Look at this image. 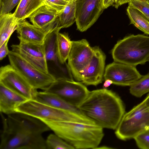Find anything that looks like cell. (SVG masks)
<instances>
[{
	"instance_id": "obj_1",
	"label": "cell",
	"mask_w": 149,
	"mask_h": 149,
	"mask_svg": "<svg viewBox=\"0 0 149 149\" xmlns=\"http://www.w3.org/2000/svg\"><path fill=\"white\" fill-rule=\"evenodd\" d=\"M1 114L3 129L0 149H46L42 134L50 129L43 121L21 113L7 117Z\"/></svg>"
},
{
	"instance_id": "obj_2",
	"label": "cell",
	"mask_w": 149,
	"mask_h": 149,
	"mask_svg": "<svg viewBox=\"0 0 149 149\" xmlns=\"http://www.w3.org/2000/svg\"><path fill=\"white\" fill-rule=\"evenodd\" d=\"M85 116L102 128L116 130L125 113L120 97L107 88L90 91L77 107Z\"/></svg>"
},
{
	"instance_id": "obj_3",
	"label": "cell",
	"mask_w": 149,
	"mask_h": 149,
	"mask_svg": "<svg viewBox=\"0 0 149 149\" xmlns=\"http://www.w3.org/2000/svg\"><path fill=\"white\" fill-rule=\"evenodd\" d=\"M42 121L55 134L74 149H96L104 136L103 128L96 124L49 120Z\"/></svg>"
},
{
	"instance_id": "obj_4",
	"label": "cell",
	"mask_w": 149,
	"mask_h": 149,
	"mask_svg": "<svg viewBox=\"0 0 149 149\" xmlns=\"http://www.w3.org/2000/svg\"><path fill=\"white\" fill-rule=\"evenodd\" d=\"M114 61L136 67L149 62V36L132 34L117 42L111 52Z\"/></svg>"
},
{
	"instance_id": "obj_5",
	"label": "cell",
	"mask_w": 149,
	"mask_h": 149,
	"mask_svg": "<svg viewBox=\"0 0 149 149\" xmlns=\"http://www.w3.org/2000/svg\"><path fill=\"white\" fill-rule=\"evenodd\" d=\"M16 113L26 114L41 120L77 122L95 124L84 115L58 109L33 99L27 100L16 109Z\"/></svg>"
},
{
	"instance_id": "obj_6",
	"label": "cell",
	"mask_w": 149,
	"mask_h": 149,
	"mask_svg": "<svg viewBox=\"0 0 149 149\" xmlns=\"http://www.w3.org/2000/svg\"><path fill=\"white\" fill-rule=\"evenodd\" d=\"M149 129V108L143 100L125 113L116 129V137L122 140L134 139Z\"/></svg>"
},
{
	"instance_id": "obj_7",
	"label": "cell",
	"mask_w": 149,
	"mask_h": 149,
	"mask_svg": "<svg viewBox=\"0 0 149 149\" xmlns=\"http://www.w3.org/2000/svg\"><path fill=\"white\" fill-rule=\"evenodd\" d=\"M8 56L10 64L34 89L44 91L56 79L49 72L46 73L40 70L12 50L10 51Z\"/></svg>"
},
{
	"instance_id": "obj_8",
	"label": "cell",
	"mask_w": 149,
	"mask_h": 149,
	"mask_svg": "<svg viewBox=\"0 0 149 149\" xmlns=\"http://www.w3.org/2000/svg\"><path fill=\"white\" fill-rule=\"evenodd\" d=\"M44 91L55 94L77 108L90 91L82 83L62 77L56 78Z\"/></svg>"
},
{
	"instance_id": "obj_9",
	"label": "cell",
	"mask_w": 149,
	"mask_h": 149,
	"mask_svg": "<svg viewBox=\"0 0 149 149\" xmlns=\"http://www.w3.org/2000/svg\"><path fill=\"white\" fill-rule=\"evenodd\" d=\"M93 52V47L86 39L72 41L68 64L73 77L77 81H80L81 74L90 62Z\"/></svg>"
},
{
	"instance_id": "obj_10",
	"label": "cell",
	"mask_w": 149,
	"mask_h": 149,
	"mask_svg": "<svg viewBox=\"0 0 149 149\" xmlns=\"http://www.w3.org/2000/svg\"><path fill=\"white\" fill-rule=\"evenodd\" d=\"M104 10L102 0H77L75 22L77 29L81 32L86 31Z\"/></svg>"
},
{
	"instance_id": "obj_11",
	"label": "cell",
	"mask_w": 149,
	"mask_h": 149,
	"mask_svg": "<svg viewBox=\"0 0 149 149\" xmlns=\"http://www.w3.org/2000/svg\"><path fill=\"white\" fill-rule=\"evenodd\" d=\"M0 84L27 100L33 99L36 90L10 64L0 68Z\"/></svg>"
},
{
	"instance_id": "obj_12",
	"label": "cell",
	"mask_w": 149,
	"mask_h": 149,
	"mask_svg": "<svg viewBox=\"0 0 149 149\" xmlns=\"http://www.w3.org/2000/svg\"><path fill=\"white\" fill-rule=\"evenodd\" d=\"M142 76L135 66L114 61L107 66L103 77L113 84L130 86Z\"/></svg>"
},
{
	"instance_id": "obj_13",
	"label": "cell",
	"mask_w": 149,
	"mask_h": 149,
	"mask_svg": "<svg viewBox=\"0 0 149 149\" xmlns=\"http://www.w3.org/2000/svg\"><path fill=\"white\" fill-rule=\"evenodd\" d=\"M93 54L89 63L81 74L80 81L86 85L102 83L105 71L106 56L98 46L93 47Z\"/></svg>"
},
{
	"instance_id": "obj_14",
	"label": "cell",
	"mask_w": 149,
	"mask_h": 149,
	"mask_svg": "<svg viewBox=\"0 0 149 149\" xmlns=\"http://www.w3.org/2000/svg\"><path fill=\"white\" fill-rule=\"evenodd\" d=\"M12 50L41 71L49 73L43 45L19 41L18 44L13 45Z\"/></svg>"
},
{
	"instance_id": "obj_15",
	"label": "cell",
	"mask_w": 149,
	"mask_h": 149,
	"mask_svg": "<svg viewBox=\"0 0 149 149\" xmlns=\"http://www.w3.org/2000/svg\"><path fill=\"white\" fill-rule=\"evenodd\" d=\"M60 14L51 7L44 5L29 18L32 24L36 27L49 32L56 26Z\"/></svg>"
},
{
	"instance_id": "obj_16",
	"label": "cell",
	"mask_w": 149,
	"mask_h": 149,
	"mask_svg": "<svg viewBox=\"0 0 149 149\" xmlns=\"http://www.w3.org/2000/svg\"><path fill=\"white\" fill-rule=\"evenodd\" d=\"M16 31L19 41L40 45L43 44L49 33L36 27L26 19L20 21Z\"/></svg>"
},
{
	"instance_id": "obj_17",
	"label": "cell",
	"mask_w": 149,
	"mask_h": 149,
	"mask_svg": "<svg viewBox=\"0 0 149 149\" xmlns=\"http://www.w3.org/2000/svg\"><path fill=\"white\" fill-rule=\"evenodd\" d=\"M27 100L0 84V111L7 115L16 113L17 107Z\"/></svg>"
},
{
	"instance_id": "obj_18",
	"label": "cell",
	"mask_w": 149,
	"mask_h": 149,
	"mask_svg": "<svg viewBox=\"0 0 149 149\" xmlns=\"http://www.w3.org/2000/svg\"><path fill=\"white\" fill-rule=\"evenodd\" d=\"M32 99L58 109L84 115L78 108L70 105L56 95L52 93L44 91L38 92L36 90Z\"/></svg>"
},
{
	"instance_id": "obj_19",
	"label": "cell",
	"mask_w": 149,
	"mask_h": 149,
	"mask_svg": "<svg viewBox=\"0 0 149 149\" xmlns=\"http://www.w3.org/2000/svg\"><path fill=\"white\" fill-rule=\"evenodd\" d=\"M20 21L15 17L14 13L0 15V46L9 40Z\"/></svg>"
},
{
	"instance_id": "obj_20",
	"label": "cell",
	"mask_w": 149,
	"mask_h": 149,
	"mask_svg": "<svg viewBox=\"0 0 149 149\" xmlns=\"http://www.w3.org/2000/svg\"><path fill=\"white\" fill-rule=\"evenodd\" d=\"M45 0H21L14 12L15 16L20 20L29 18L42 6Z\"/></svg>"
},
{
	"instance_id": "obj_21",
	"label": "cell",
	"mask_w": 149,
	"mask_h": 149,
	"mask_svg": "<svg viewBox=\"0 0 149 149\" xmlns=\"http://www.w3.org/2000/svg\"><path fill=\"white\" fill-rule=\"evenodd\" d=\"M127 13L130 24L145 34L149 35V19L144 15L130 5L127 8Z\"/></svg>"
},
{
	"instance_id": "obj_22",
	"label": "cell",
	"mask_w": 149,
	"mask_h": 149,
	"mask_svg": "<svg viewBox=\"0 0 149 149\" xmlns=\"http://www.w3.org/2000/svg\"><path fill=\"white\" fill-rule=\"evenodd\" d=\"M77 0H72L65 6L58 15L56 27L60 29L71 26L76 21Z\"/></svg>"
},
{
	"instance_id": "obj_23",
	"label": "cell",
	"mask_w": 149,
	"mask_h": 149,
	"mask_svg": "<svg viewBox=\"0 0 149 149\" xmlns=\"http://www.w3.org/2000/svg\"><path fill=\"white\" fill-rule=\"evenodd\" d=\"M72 46V41L66 33H59L57 39V48L58 58L62 64L66 63Z\"/></svg>"
},
{
	"instance_id": "obj_24",
	"label": "cell",
	"mask_w": 149,
	"mask_h": 149,
	"mask_svg": "<svg viewBox=\"0 0 149 149\" xmlns=\"http://www.w3.org/2000/svg\"><path fill=\"white\" fill-rule=\"evenodd\" d=\"M130 87V93L136 97H141L149 92V73L143 76Z\"/></svg>"
},
{
	"instance_id": "obj_25",
	"label": "cell",
	"mask_w": 149,
	"mask_h": 149,
	"mask_svg": "<svg viewBox=\"0 0 149 149\" xmlns=\"http://www.w3.org/2000/svg\"><path fill=\"white\" fill-rule=\"evenodd\" d=\"M46 149H73L74 148L56 134H51L45 140Z\"/></svg>"
},
{
	"instance_id": "obj_26",
	"label": "cell",
	"mask_w": 149,
	"mask_h": 149,
	"mask_svg": "<svg viewBox=\"0 0 149 149\" xmlns=\"http://www.w3.org/2000/svg\"><path fill=\"white\" fill-rule=\"evenodd\" d=\"M128 4L139 10L149 19V3L146 0H130Z\"/></svg>"
},
{
	"instance_id": "obj_27",
	"label": "cell",
	"mask_w": 149,
	"mask_h": 149,
	"mask_svg": "<svg viewBox=\"0 0 149 149\" xmlns=\"http://www.w3.org/2000/svg\"><path fill=\"white\" fill-rule=\"evenodd\" d=\"M134 139L139 148L149 149V129L139 134Z\"/></svg>"
},
{
	"instance_id": "obj_28",
	"label": "cell",
	"mask_w": 149,
	"mask_h": 149,
	"mask_svg": "<svg viewBox=\"0 0 149 149\" xmlns=\"http://www.w3.org/2000/svg\"><path fill=\"white\" fill-rule=\"evenodd\" d=\"M21 0H1L0 1V15L10 13L19 3Z\"/></svg>"
},
{
	"instance_id": "obj_29",
	"label": "cell",
	"mask_w": 149,
	"mask_h": 149,
	"mask_svg": "<svg viewBox=\"0 0 149 149\" xmlns=\"http://www.w3.org/2000/svg\"><path fill=\"white\" fill-rule=\"evenodd\" d=\"M72 0H45V5L48 6L60 13Z\"/></svg>"
},
{
	"instance_id": "obj_30",
	"label": "cell",
	"mask_w": 149,
	"mask_h": 149,
	"mask_svg": "<svg viewBox=\"0 0 149 149\" xmlns=\"http://www.w3.org/2000/svg\"><path fill=\"white\" fill-rule=\"evenodd\" d=\"M130 0H103L104 4L109 6H113L118 8L120 6L128 3Z\"/></svg>"
},
{
	"instance_id": "obj_31",
	"label": "cell",
	"mask_w": 149,
	"mask_h": 149,
	"mask_svg": "<svg viewBox=\"0 0 149 149\" xmlns=\"http://www.w3.org/2000/svg\"><path fill=\"white\" fill-rule=\"evenodd\" d=\"M9 40L6 41L0 46V59L1 61L8 54L10 51L8 48V43Z\"/></svg>"
},
{
	"instance_id": "obj_32",
	"label": "cell",
	"mask_w": 149,
	"mask_h": 149,
	"mask_svg": "<svg viewBox=\"0 0 149 149\" xmlns=\"http://www.w3.org/2000/svg\"><path fill=\"white\" fill-rule=\"evenodd\" d=\"M113 84V82L111 80L109 79H106L103 84V88H107Z\"/></svg>"
},
{
	"instance_id": "obj_33",
	"label": "cell",
	"mask_w": 149,
	"mask_h": 149,
	"mask_svg": "<svg viewBox=\"0 0 149 149\" xmlns=\"http://www.w3.org/2000/svg\"><path fill=\"white\" fill-rule=\"evenodd\" d=\"M146 105L149 108V94L143 100Z\"/></svg>"
},
{
	"instance_id": "obj_34",
	"label": "cell",
	"mask_w": 149,
	"mask_h": 149,
	"mask_svg": "<svg viewBox=\"0 0 149 149\" xmlns=\"http://www.w3.org/2000/svg\"><path fill=\"white\" fill-rule=\"evenodd\" d=\"M97 148H100V149H109V148H110V147H107V146H102V147H97L96 149Z\"/></svg>"
},
{
	"instance_id": "obj_35",
	"label": "cell",
	"mask_w": 149,
	"mask_h": 149,
	"mask_svg": "<svg viewBox=\"0 0 149 149\" xmlns=\"http://www.w3.org/2000/svg\"><path fill=\"white\" fill-rule=\"evenodd\" d=\"M147 1L148 3H149V0H146Z\"/></svg>"
},
{
	"instance_id": "obj_36",
	"label": "cell",
	"mask_w": 149,
	"mask_h": 149,
	"mask_svg": "<svg viewBox=\"0 0 149 149\" xmlns=\"http://www.w3.org/2000/svg\"><path fill=\"white\" fill-rule=\"evenodd\" d=\"M1 1V0H0V1Z\"/></svg>"
},
{
	"instance_id": "obj_37",
	"label": "cell",
	"mask_w": 149,
	"mask_h": 149,
	"mask_svg": "<svg viewBox=\"0 0 149 149\" xmlns=\"http://www.w3.org/2000/svg\"></svg>"
}]
</instances>
